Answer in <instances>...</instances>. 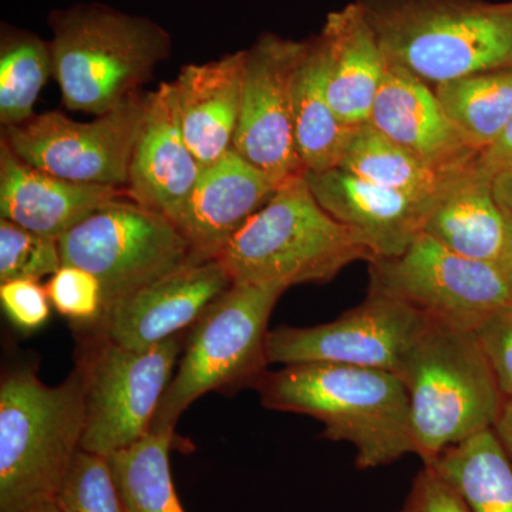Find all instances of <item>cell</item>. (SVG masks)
<instances>
[{"mask_svg": "<svg viewBox=\"0 0 512 512\" xmlns=\"http://www.w3.org/2000/svg\"><path fill=\"white\" fill-rule=\"evenodd\" d=\"M256 390L266 409L313 417L325 439L352 444L360 470L416 454L409 392L392 372L298 363L266 372Z\"/></svg>", "mask_w": 512, "mask_h": 512, "instance_id": "1", "label": "cell"}, {"mask_svg": "<svg viewBox=\"0 0 512 512\" xmlns=\"http://www.w3.org/2000/svg\"><path fill=\"white\" fill-rule=\"evenodd\" d=\"M47 25L64 107L94 116L137 94L173 49L156 20L99 2L53 9Z\"/></svg>", "mask_w": 512, "mask_h": 512, "instance_id": "2", "label": "cell"}, {"mask_svg": "<svg viewBox=\"0 0 512 512\" xmlns=\"http://www.w3.org/2000/svg\"><path fill=\"white\" fill-rule=\"evenodd\" d=\"M389 62L427 84L512 67V0H355Z\"/></svg>", "mask_w": 512, "mask_h": 512, "instance_id": "3", "label": "cell"}, {"mask_svg": "<svg viewBox=\"0 0 512 512\" xmlns=\"http://www.w3.org/2000/svg\"><path fill=\"white\" fill-rule=\"evenodd\" d=\"M84 377L76 369L47 386L28 367L0 383V512H22L56 497L82 450Z\"/></svg>", "mask_w": 512, "mask_h": 512, "instance_id": "4", "label": "cell"}, {"mask_svg": "<svg viewBox=\"0 0 512 512\" xmlns=\"http://www.w3.org/2000/svg\"><path fill=\"white\" fill-rule=\"evenodd\" d=\"M373 259L352 229L323 210L306 174L282 184L220 256L232 282L288 289L328 284L353 262Z\"/></svg>", "mask_w": 512, "mask_h": 512, "instance_id": "5", "label": "cell"}, {"mask_svg": "<svg viewBox=\"0 0 512 512\" xmlns=\"http://www.w3.org/2000/svg\"><path fill=\"white\" fill-rule=\"evenodd\" d=\"M416 454L430 466L446 448L494 429L505 404L473 330L434 320L400 369Z\"/></svg>", "mask_w": 512, "mask_h": 512, "instance_id": "6", "label": "cell"}, {"mask_svg": "<svg viewBox=\"0 0 512 512\" xmlns=\"http://www.w3.org/2000/svg\"><path fill=\"white\" fill-rule=\"evenodd\" d=\"M284 285L232 282L187 333L178 369L150 433H173L192 403L211 392L258 387L268 372V325Z\"/></svg>", "mask_w": 512, "mask_h": 512, "instance_id": "7", "label": "cell"}, {"mask_svg": "<svg viewBox=\"0 0 512 512\" xmlns=\"http://www.w3.org/2000/svg\"><path fill=\"white\" fill-rule=\"evenodd\" d=\"M59 247L63 264L99 279L106 315L131 293L195 261L173 221L124 197L67 231Z\"/></svg>", "mask_w": 512, "mask_h": 512, "instance_id": "8", "label": "cell"}, {"mask_svg": "<svg viewBox=\"0 0 512 512\" xmlns=\"http://www.w3.org/2000/svg\"><path fill=\"white\" fill-rule=\"evenodd\" d=\"M185 338L184 332L154 348L131 350L101 335L77 365L86 406L82 450L109 457L150 434Z\"/></svg>", "mask_w": 512, "mask_h": 512, "instance_id": "9", "label": "cell"}, {"mask_svg": "<svg viewBox=\"0 0 512 512\" xmlns=\"http://www.w3.org/2000/svg\"><path fill=\"white\" fill-rule=\"evenodd\" d=\"M367 264L369 292L409 303L456 328L474 330L511 303L497 264L458 255L424 232L402 255Z\"/></svg>", "mask_w": 512, "mask_h": 512, "instance_id": "10", "label": "cell"}, {"mask_svg": "<svg viewBox=\"0 0 512 512\" xmlns=\"http://www.w3.org/2000/svg\"><path fill=\"white\" fill-rule=\"evenodd\" d=\"M146 113V94L80 123L60 111L35 114L2 137L26 164L73 183L126 187L128 168Z\"/></svg>", "mask_w": 512, "mask_h": 512, "instance_id": "11", "label": "cell"}, {"mask_svg": "<svg viewBox=\"0 0 512 512\" xmlns=\"http://www.w3.org/2000/svg\"><path fill=\"white\" fill-rule=\"evenodd\" d=\"M434 319L409 303L367 292L365 301L333 322L269 330V365L332 363L399 375L404 360Z\"/></svg>", "mask_w": 512, "mask_h": 512, "instance_id": "12", "label": "cell"}, {"mask_svg": "<svg viewBox=\"0 0 512 512\" xmlns=\"http://www.w3.org/2000/svg\"><path fill=\"white\" fill-rule=\"evenodd\" d=\"M308 39L265 32L247 50L234 150L278 184L306 174L295 136L296 72Z\"/></svg>", "mask_w": 512, "mask_h": 512, "instance_id": "13", "label": "cell"}, {"mask_svg": "<svg viewBox=\"0 0 512 512\" xmlns=\"http://www.w3.org/2000/svg\"><path fill=\"white\" fill-rule=\"evenodd\" d=\"M232 285L220 259L191 261L116 303L101 335L131 350H147L191 329Z\"/></svg>", "mask_w": 512, "mask_h": 512, "instance_id": "14", "label": "cell"}, {"mask_svg": "<svg viewBox=\"0 0 512 512\" xmlns=\"http://www.w3.org/2000/svg\"><path fill=\"white\" fill-rule=\"evenodd\" d=\"M369 123L441 171L466 170L481 156L448 117L434 87L389 60Z\"/></svg>", "mask_w": 512, "mask_h": 512, "instance_id": "15", "label": "cell"}, {"mask_svg": "<svg viewBox=\"0 0 512 512\" xmlns=\"http://www.w3.org/2000/svg\"><path fill=\"white\" fill-rule=\"evenodd\" d=\"M281 184L232 148L204 167L174 221L195 261L220 259L231 239L268 204Z\"/></svg>", "mask_w": 512, "mask_h": 512, "instance_id": "16", "label": "cell"}, {"mask_svg": "<svg viewBox=\"0 0 512 512\" xmlns=\"http://www.w3.org/2000/svg\"><path fill=\"white\" fill-rule=\"evenodd\" d=\"M202 170L185 141L173 84L161 83L146 94V113L128 168L127 198L174 222Z\"/></svg>", "mask_w": 512, "mask_h": 512, "instance_id": "17", "label": "cell"}, {"mask_svg": "<svg viewBox=\"0 0 512 512\" xmlns=\"http://www.w3.org/2000/svg\"><path fill=\"white\" fill-rule=\"evenodd\" d=\"M306 180L323 210L352 229L375 258L402 255L423 234L436 205L370 183L340 167L306 173Z\"/></svg>", "mask_w": 512, "mask_h": 512, "instance_id": "18", "label": "cell"}, {"mask_svg": "<svg viewBox=\"0 0 512 512\" xmlns=\"http://www.w3.org/2000/svg\"><path fill=\"white\" fill-rule=\"evenodd\" d=\"M119 187L63 180L20 160L0 140V215L19 227L59 239L110 202L123 198Z\"/></svg>", "mask_w": 512, "mask_h": 512, "instance_id": "19", "label": "cell"}, {"mask_svg": "<svg viewBox=\"0 0 512 512\" xmlns=\"http://www.w3.org/2000/svg\"><path fill=\"white\" fill-rule=\"evenodd\" d=\"M247 50L214 62L187 64L173 84L175 106L188 147L202 167L234 148Z\"/></svg>", "mask_w": 512, "mask_h": 512, "instance_id": "20", "label": "cell"}, {"mask_svg": "<svg viewBox=\"0 0 512 512\" xmlns=\"http://www.w3.org/2000/svg\"><path fill=\"white\" fill-rule=\"evenodd\" d=\"M320 35L328 50L330 106L345 126L369 123L387 59L365 13L353 0L329 13Z\"/></svg>", "mask_w": 512, "mask_h": 512, "instance_id": "21", "label": "cell"}, {"mask_svg": "<svg viewBox=\"0 0 512 512\" xmlns=\"http://www.w3.org/2000/svg\"><path fill=\"white\" fill-rule=\"evenodd\" d=\"M493 181L477 161L441 195L424 234L458 255L497 264L507 238V214L495 198Z\"/></svg>", "mask_w": 512, "mask_h": 512, "instance_id": "22", "label": "cell"}, {"mask_svg": "<svg viewBox=\"0 0 512 512\" xmlns=\"http://www.w3.org/2000/svg\"><path fill=\"white\" fill-rule=\"evenodd\" d=\"M295 136L306 173L339 167L353 127L336 116L328 97V50L323 36L308 39L295 79Z\"/></svg>", "mask_w": 512, "mask_h": 512, "instance_id": "23", "label": "cell"}, {"mask_svg": "<svg viewBox=\"0 0 512 512\" xmlns=\"http://www.w3.org/2000/svg\"><path fill=\"white\" fill-rule=\"evenodd\" d=\"M339 167L417 200L437 202L473 165L466 170L441 171L366 123L350 131Z\"/></svg>", "mask_w": 512, "mask_h": 512, "instance_id": "24", "label": "cell"}, {"mask_svg": "<svg viewBox=\"0 0 512 512\" xmlns=\"http://www.w3.org/2000/svg\"><path fill=\"white\" fill-rule=\"evenodd\" d=\"M470 512H512V463L494 429L446 448L433 464Z\"/></svg>", "mask_w": 512, "mask_h": 512, "instance_id": "25", "label": "cell"}, {"mask_svg": "<svg viewBox=\"0 0 512 512\" xmlns=\"http://www.w3.org/2000/svg\"><path fill=\"white\" fill-rule=\"evenodd\" d=\"M434 92L448 117L481 153L512 119V67L437 84Z\"/></svg>", "mask_w": 512, "mask_h": 512, "instance_id": "26", "label": "cell"}, {"mask_svg": "<svg viewBox=\"0 0 512 512\" xmlns=\"http://www.w3.org/2000/svg\"><path fill=\"white\" fill-rule=\"evenodd\" d=\"M173 441V433H150L107 457L124 511L185 512L171 478Z\"/></svg>", "mask_w": 512, "mask_h": 512, "instance_id": "27", "label": "cell"}, {"mask_svg": "<svg viewBox=\"0 0 512 512\" xmlns=\"http://www.w3.org/2000/svg\"><path fill=\"white\" fill-rule=\"evenodd\" d=\"M53 76L50 43L26 29L0 32V124L19 126L35 116V104Z\"/></svg>", "mask_w": 512, "mask_h": 512, "instance_id": "28", "label": "cell"}, {"mask_svg": "<svg viewBox=\"0 0 512 512\" xmlns=\"http://www.w3.org/2000/svg\"><path fill=\"white\" fill-rule=\"evenodd\" d=\"M63 512H126L109 458L80 450L55 497Z\"/></svg>", "mask_w": 512, "mask_h": 512, "instance_id": "29", "label": "cell"}, {"mask_svg": "<svg viewBox=\"0 0 512 512\" xmlns=\"http://www.w3.org/2000/svg\"><path fill=\"white\" fill-rule=\"evenodd\" d=\"M62 265L59 239L0 218V284L16 279L40 281L56 274Z\"/></svg>", "mask_w": 512, "mask_h": 512, "instance_id": "30", "label": "cell"}, {"mask_svg": "<svg viewBox=\"0 0 512 512\" xmlns=\"http://www.w3.org/2000/svg\"><path fill=\"white\" fill-rule=\"evenodd\" d=\"M53 308L79 325H100L106 315L99 279L79 266H60L46 284Z\"/></svg>", "mask_w": 512, "mask_h": 512, "instance_id": "31", "label": "cell"}, {"mask_svg": "<svg viewBox=\"0 0 512 512\" xmlns=\"http://www.w3.org/2000/svg\"><path fill=\"white\" fill-rule=\"evenodd\" d=\"M473 332L504 399L512 402V303L491 313Z\"/></svg>", "mask_w": 512, "mask_h": 512, "instance_id": "32", "label": "cell"}, {"mask_svg": "<svg viewBox=\"0 0 512 512\" xmlns=\"http://www.w3.org/2000/svg\"><path fill=\"white\" fill-rule=\"evenodd\" d=\"M0 303L9 322L22 332H36L50 318L52 302L40 281L16 279L0 284Z\"/></svg>", "mask_w": 512, "mask_h": 512, "instance_id": "33", "label": "cell"}, {"mask_svg": "<svg viewBox=\"0 0 512 512\" xmlns=\"http://www.w3.org/2000/svg\"><path fill=\"white\" fill-rule=\"evenodd\" d=\"M399 512H470L466 501L433 466H424L414 478Z\"/></svg>", "mask_w": 512, "mask_h": 512, "instance_id": "34", "label": "cell"}, {"mask_svg": "<svg viewBox=\"0 0 512 512\" xmlns=\"http://www.w3.org/2000/svg\"><path fill=\"white\" fill-rule=\"evenodd\" d=\"M478 163L493 177L501 171L512 170V119L501 136L481 153Z\"/></svg>", "mask_w": 512, "mask_h": 512, "instance_id": "35", "label": "cell"}, {"mask_svg": "<svg viewBox=\"0 0 512 512\" xmlns=\"http://www.w3.org/2000/svg\"><path fill=\"white\" fill-rule=\"evenodd\" d=\"M505 214H507V238H505L503 254L498 259L497 265L501 274H503L512 303V214L507 211H505Z\"/></svg>", "mask_w": 512, "mask_h": 512, "instance_id": "36", "label": "cell"}, {"mask_svg": "<svg viewBox=\"0 0 512 512\" xmlns=\"http://www.w3.org/2000/svg\"><path fill=\"white\" fill-rule=\"evenodd\" d=\"M494 431L512 463V402L505 400L503 412H501L500 419L495 423Z\"/></svg>", "mask_w": 512, "mask_h": 512, "instance_id": "37", "label": "cell"}, {"mask_svg": "<svg viewBox=\"0 0 512 512\" xmlns=\"http://www.w3.org/2000/svg\"><path fill=\"white\" fill-rule=\"evenodd\" d=\"M493 190L501 208L512 214V170L501 171L495 175Z\"/></svg>", "mask_w": 512, "mask_h": 512, "instance_id": "38", "label": "cell"}, {"mask_svg": "<svg viewBox=\"0 0 512 512\" xmlns=\"http://www.w3.org/2000/svg\"><path fill=\"white\" fill-rule=\"evenodd\" d=\"M22 512H63L59 504L56 503L55 498L52 500L42 501V503L32 505V507L26 508Z\"/></svg>", "mask_w": 512, "mask_h": 512, "instance_id": "39", "label": "cell"}]
</instances>
